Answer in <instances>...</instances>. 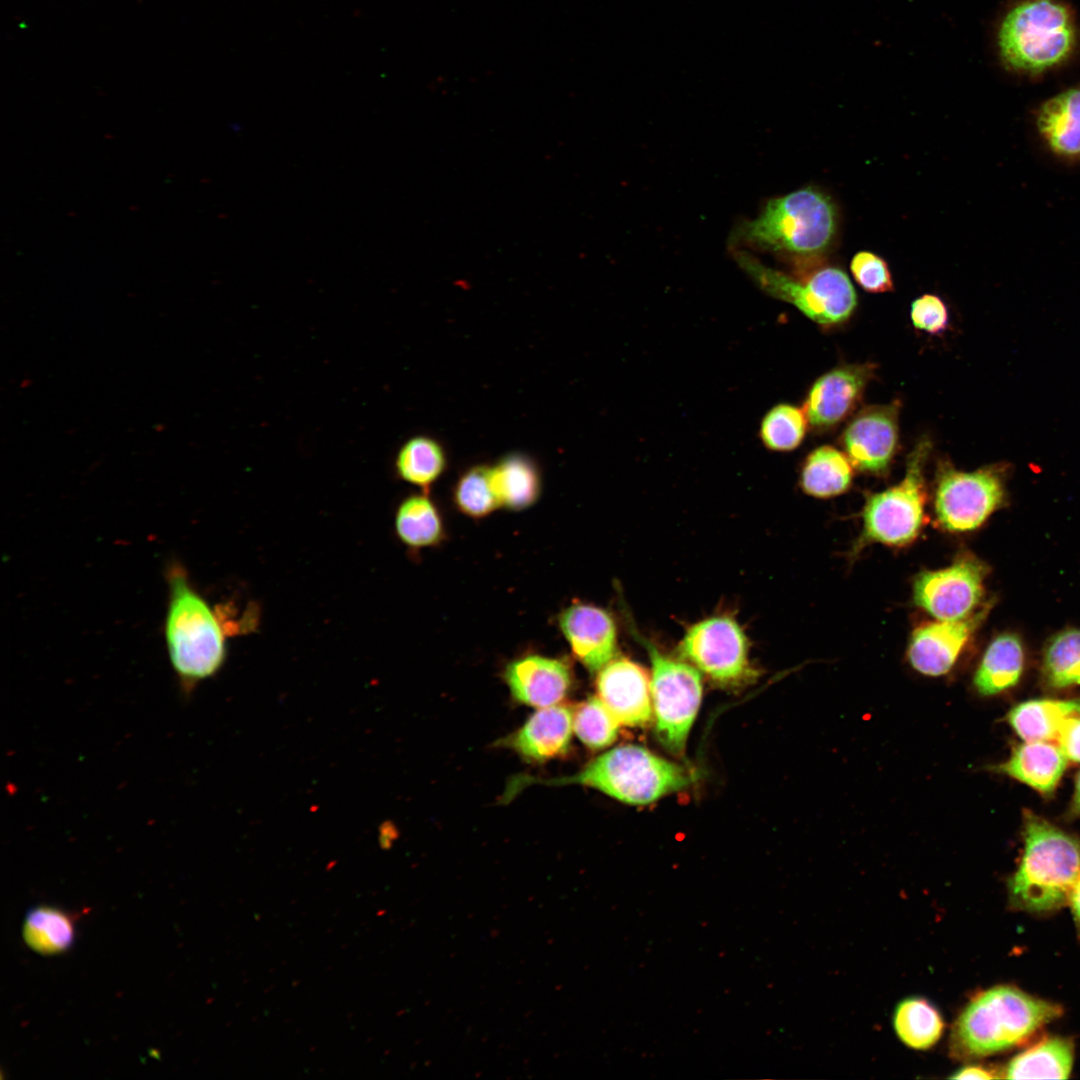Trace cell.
Here are the masks:
<instances>
[{
  "label": "cell",
  "mask_w": 1080,
  "mask_h": 1080,
  "mask_svg": "<svg viewBox=\"0 0 1080 1080\" xmlns=\"http://www.w3.org/2000/svg\"><path fill=\"white\" fill-rule=\"evenodd\" d=\"M545 782L582 784L622 802L643 805L685 788L692 774L643 747L624 745L600 755L576 775Z\"/></svg>",
  "instance_id": "6"
},
{
  "label": "cell",
  "mask_w": 1080,
  "mask_h": 1080,
  "mask_svg": "<svg viewBox=\"0 0 1080 1080\" xmlns=\"http://www.w3.org/2000/svg\"><path fill=\"white\" fill-rule=\"evenodd\" d=\"M446 465L441 445L427 436H416L400 448L395 467L402 480L428 488L443 472Z\"/></svg>",
  "instance_id": "29"
},
{
  "label": "cell",
  "mask_w": 1080,
  "mask_h": 1080,
  "mask_svg": "<svg viewBox=\"0 0 1080 1080\" xmlns=\"http://www.w3.org/2000/svg\"><path fill=\"white\" fill-rule=\"evenodd\" d=\"M739 265L770 295L794 305L822 326L847 321L857 306V294L846 272L837 265L805 264L796 277L767 267L745 251L736 253Z\"/></svg>",
  "instance_id": "7"
},
{
  "label": "cell",
  "mask_w": 1080,
  "mask_h": 1080,
  "mask_svg": "<svg viewBox=\"0 0 1080 1080\" xmlns=\"http://www.w3.org/2000/svg\"><path fill=\"white\" fill-rule=\"evenodd\" d=\"M505 680L512 696L524 704L546 708L559 703L571 685L569 668L560 660L532 655L509 664Z\"/></svg>",
  "instance_id": "18"
},
{
  "label": "cell",
  "mask_w": 1080,
  "mask_h": 1080,
  "mask_svg": "<svg viewBox=\"0 0 1080 1080\" xmlns=\"http://www.w3.org/2000/svg\"><path fill=\"white\" fill-rule=\"evenodd\" d=\"M572 731V711L554 705L534 713L508 744L528 760L545 761L567 752Z\"/></svg>",
  "instance_id": "20"
},
{
  "label": "cell",
  "mask_w": 1080,
  "mask_h": 1080,
  "mask_svg": "<svg viewBox=\"0 0 1080 1080\" xmlns=\"http://www.w3.org/2000/svg\"><path fill=\"white\" fill-rule=\"evenodd\" d=\"M1063 1014L1062 1007L1011 985L977 993L955 1020L952 1057L972 1060L1018 1046Z\"/></svg>",
  "instance_id": "1"
},
{
  "label": "cell",
  "mask_w": 1080,
  "mask_h": 1080,
  "mask_svg": "<svg viewBox=\"0 0 1080 1080\" xmlns=\"http://www.w3.org/2000/svg\"><path fill=\"white\" fill-rule=\"evenodd\" d=\"M395 527L401 541L412 547L433 545L442 535L438 511L424 495L411 496L401 503Z\"/></svg>",
  "instance_id": "31"
},
{
  "label": "cell",
  "mask_w": 1080,
  "mask_h": 1080,
  "mask_svg": "<svg viewBox=\"0 0 1080 1080\" xmlns=\"http://www.w3.org/2000/svg\"><path fill=\"white\" fill-rule=\"evenodd\" d=\"M998 54L1010 70L1041 73L1065 61L1076 43L1069 8L1057 0H1025L1002 18Z\"/></svg>",
  "instance_id": "5"
},
{
  "label": "cell",
  "mask_w": 1080,
  "mask_h": 1080,
  "mask_svg": "<svg viewBox=\"0 0 1080 1080\" xmlns=\"http://www.w3.org/2000/svg\"><path fill=\"white\" fill-rule=\"evenodd\" d=\"M852 476V464L847 455L832 446L824 445L807 456L800 483L805 493L826 498L846 491Z\"/></svg>",
  "instance_id": "25"
},
{
  "label": "cell",
  "mask_w": 1080,
  "mask_h": 1080,
  "mask_svg": "<svg viewBox=\"0 0 1080 1080\" xmlns=\"http://www.w3.org/2000/svg\"><path fill=\"white\" fill-rule=\"evenodd\" d=\"M1068 759L1059 746L1048 741H1026L1010 757L991 770L1008 775L1038 792L1050 795L1058 785Z\"/></svg>",
  "instance_id": "21"
},
{
  "label": "cell",
  "mask_w": 1080,
  "mask_h": 1080,
  "mask_svg": "<svg viewBox=\"0 0 1080 1080\" xmlns=\"http://www.w3.org/2000/svg\"><path fill=\"white\" fill-rule=\"evenodd\" d=\"M893 1027L899 1040L907 1047L927 1050L942 1037L944 1021L930 1001L921 997H910L896 1006Z\"/></svg>",
  "instance_id": "27"
},
{
  "label": "cell",
  "mask_w": 1080,
  "mask_h": 1080,
  "mask_svg": "<svg viewBox=\"0 0 1080 1080\" xmlns=\"http://www.w3.org/2000/svg\"><path fill=\"white\" fill-rule=\"evenodd\" d=\"M1074 1043L1061 1036L1047 1037L1012 1058L1002 1068V1078L1065 1079L1074 1062Z\"/></svg>",
  "instance_id": "22"
},
{
  "label": "cell",
  "mask_w": 1080,
  "mask_h": 1080,
  "mask_svg": "<svg viewBox=\"0 0 1080 1080\" xmlns=\"http://www.w3.org/2000/svg\"><path fill=\"white\" fill-rule=\"evenodd\" d=\"M838 230V209L832 198L815 186H806L768 201L756 218L736 228L733 241L807 263L820 260L832 248Z\"/></svg>",
  "instance_id": "3"
},
{
  "label": "cell",
  "mask_w": 1080,
  "mask_h": 1080,
  "mask_svg": "<svg viewBox=\"0 0 1080 1080\" xmlns=\"http://www.w3.org/2000/svg\"><path fill=\"white\" fill-rule=\"evenodd\" d=\"M1068 905L1071 909L1077 935L1080 938V874L1070 892Z\"/></svg>",
  "instance_id": "39"
},
{
  "label": "cell",
  "mask_w": 1080,
  "mask_h": 1080,
  "mask_svg": "<svg viewBox=\"0 0 1080 1080\" xmlns=\"http://www.w3.org/2000/svg\"><path fill=\"white\" fill-rule=\"evenodd\" d=\"M1073 715H1080V697L1033 699L1014 706L1007 721L1024 741H1048L1056 739L1064 720Z\"/></svg>",
  "instance_id": "24"
},
{
  "label": "cell",
  "mask_w": 1080,
  "mask_h": 1080,
  "mask_svg": "<svg viewBox=\"0 0 1080 1080\" xmlns=\"http://www.w3.org/2000/svg\"><path fill=\"white\" fill-rule=\"evenodd\" d=\"M986 615V609L957 621L928 623L918 627L908 647L912 667L928 676L946 674Z\"/></svg>",
  "instance_id": "16"
},
{
  "label": "cell",
  "mask_w": 1080,
  "mask_h": 1080,
  "mask_svg": "<svg viewBox=\"0 0 1080 1080\" xmlns=\"http://www.w3.org/2000/svg\"><path fill=\"white\" fill-rule=\"evenodd\" d=\"M1025 655L1019 637L1003 633L987 647L974 675L979 694L991 696L1014 687L1023 673Z\"/></svg>",
  "instance_id": "23"
},
{
  "label": "cell",
  "mask_w": 1080,
  "mask_h": 1080,
  "mask_svg": "<svg viewBox=\"0 0 1080 1080\" xmlns=\"http://www.w3.org/2000/svg\"><path fill=\"white\" fill-rule=\"evenodd\" d=\"M1024 847L1008 880L1011 909L1047 915L1068 904L1080 874V840L1046 819L1025 811Z\"/></svg>",
  "instance_id": "2"
},
{
  "label": "cell",
  "mask_w": 1080,
  "mask_h": 1080,
  "mask_svg": "<svg viewBox=\"0 0 1080 1080\" xmlns=\"http://www.w3.org/2000/svg\"><path fill=\"white\" fill-rule=\"evenodd\" d=\"M596 688L621 725L639 727L651 721V681L637 663L625 657L612 659L599 671Z\"/></svg>",
  "instance_id": "15"
},
{
  "label": "cell",
  "mask_w": 1080,
  "mask_h": 1080,
  "mask_svg": "<svg viewBox=\"0 0 1080 1080\" xmlns=\"http://www.w3.org/2000/svg\"><path fill=\"white\" fill-rule=\"evenodd\" d=\"M491 481L500 505L520 510L533 504L540 491L536 465L526 456L513 454L490 468Z\"/></svg>",
  "instance_id": "26"
},
{
  "label": "cell",
  "mask_w": 1080,
  "mask_h": 1080,
  "mask_svg": "<svg viewBox=\"0 0 1080 1080\" xmlns=\"http://www.w3.org/2000/svg\"><path fill=\"white\" fill-rule=\"evenodd\" d=\"M165 639L181 689L190 693L214 675L226 657L225 628L216 610L193 589L184 569L171 564L167 573Z\"/></svg>",
  "instance_id": "4"
},
{
  "label": "cell",
  "mask_w": 1080,
  "mask_h": 1080,
  "mask_svg": "<svg viewBox=\"0 0 1080 1080\" xmlns=\"http://www.w3.org/2000/svg\"><path fill=\"white\" fill-rule=\"evenodd\" d=\"M953 1079H996L1002 1078V1069L997 1070L995 1068L984 1065H967L960 1068L953 1075Z\"/></svg>",
  "instance_id": "38"
},
{
  "label": "cell",
  "mask_w": 1080,
  "mask_h": 1080,
  "mask_svg": "<svg viewBox=\"0 0 1080 1080\" xmlns=\"http://www.w3.org/2000/svg\"><path fill=\"white\" fill-rule=\"evenodd\" d=\"M681 653L710 679L736 685L753 675L747 638L728 616H714L689 627L680 643Z\"/></svg>",
  "instance_id": "11"
},
{
  "label": "cell",
  "mask_w": 1080,
  "mask_h": 1080,
  "mask_svg": "<svg viewBox=\"0 0 1080 1080\" xmlns=\"http://www.w3.org/2000/svg\"><path fill=\"white\" fill-rule=\"evenodd\" d=\"M987 567L972 555H961L949 567L925 571L913 585L917 606L943 621L968 618L984 593Z\"/></svg>",
  "instance_id": "12"
},
{
  "label": "cell",
  "mask_w": 1080,
  "mask_h": 1080,
  "mask_svg": "<svg viewBox=\"0 0 1080 1080\" xmlns=\"http://www.w3.org/2000/svg\"><path fill=\"white\" fill-rule=\"evenodd\" d=\"M620 725L599 697L581 703L573 715V730L577 737L593 749L604 748L614 742Z\"/></svg>",
  "instance_id": "33"
},
{
  "label": "cell",
  "mask_w": 1080,
  "mask_h": 1080,
  "mask_svg": "<svg viewBox=\"0 0 1080 1080\" xmlns=\"http://www.w3.org/2000/svg\"><path fill=\"white\" fill-rule=\"evenodd\" d=\"M871 363L836 367L811 386L804 412L814 429H830L845 420L856 408L874 374Z\"/></svg>",
  "instance_id": "14"
},
{
  "label": "cell",
  "mask_w": 1080,
  "mask_h": 1080,
  "mask_svg": "<svg viewBox=\"0 0 1080 1080\" xmlns=\"http://www.w3.org/2000/svg\"><path fill=\"white\" fill-rule=\"evenodd\" d=\"M808 419L803 409L791 404H778L761 422L760 438L774 451H791L804 439Z\"/></svg>",
  "instance_id": "32"
},
{
  "label": "cell",
  "mask_w": 1080,
  "mask_h": 1080,
  "mask_svg": "<svg viewBox=\"0 0 1080 1080\" xmlns=\"http://www.w3.org/2000/svg\"><path fill=\"white\" fill-rule=\"evenodd\" d=\"M650 656L651 698L656 733L670 751H684L702 699V682L694 666L671 658L645 642Z\"/></svg>",
  "instance_id": "9"
},
{
  "label": "cell",
  "mask_w": 1080,
  "mask_h": 1080,
  "mask_svg": "<svg viewBox=\"0 0 1080 1080\" xmlns=\"http://www.w3.org/2000/svg\"><path fill=\"white\" fill-rule=\"evenodd\" d=\"M457 507L472 517H482L499 505L493 489L490 468L476 466L465 472L455 489Z\"/></svg>",
  "instance_id": "34"
},
{
  "label": "cell",
  "mask_w": 1080,
  "mask_h": 1080,
  "mask_svg": "<svg viewBox=\"0 0 1080 1080\" xmlns=\"http://www.w3.org/2000/svg\"><path fill=\"white\" fill-rule=\"evenodd\" d=\"M72 918L65 912L48 906L30 910L24 920L23 938L35 952L54 955L69 949L74 940Z\"/></svg>",
  "instance_id": "28"
},
{
  "label": "cell",
  "mask_w": 1080,
  "mask_h": 1080,
  "mask_svg": "<svg viewBox=\"0 0 1080 1080\" xmlns=\"http://www.w3.org/2000/svg\"><path fill=\"white\" fill-rule=\"evenodd\" d=\"M1042 679L1052 689L1080 685V629L1056 634L1045 647Z\"/></svg>",
  "instance_id": "30"
},
{
  "label": "cell",
  "mask_w": 1080,
  "mask_h": 1080,
  "mask_svg": "<svg viewBox=\"0 0 1080 1080\" xmlns=\"http://www.w3.org/2000/svg\"><path fill=\"white\" fill-rule=\"evenodd\" d=\"M1005 498L1003 470L999 465L973 472L941 464L936 483L935 514L939 525L950 532L981 526Z\"/></svg>",
  "instance_id": "10"
},
{
  "label": "cell",
  "mask_w": 1080,
  "mask_h": 1080,
  "mask_svg": "<svg viewBox=\"0 0 1080 1080\" xmlns=\"http://www.w3.org/2000/svg\"><path fill=\"white\" fill-rule=\"evenodd\" d=\"M1056 740L1068 760L1080 763V715H1073L1064 720L1058 730Z\"/></svg>",
  "instance_id": "37"
},
{
  "label": "cell",
  "mask_w": 1080,
  "mask_h": 1080,
  "mask_svg": "<svg viewBox=\"0 0 1080 1080\" xmlns=\"http://www.w3.org/2000/svg\"><path fill=\"white\" fill-rule=\"evenodd\" d=\"M560 627L573 653L588 670L599 671L613 659L616 627L603 609L574 604L561 614Z\"/></svg>",
  "instance_id": "17"
},
{
  "label": "cell",
  "mask_w": 1080,
  "mask_h": 1080,
  "mask_svg": "<svg viewBox=\"0 0 1080 1080\" xmlns=\"http://www.w3.org/2000/svg\"><path fill=\"white\" fill-rule=\"evenodd\" d=\"M850 271L857 284L867 292L884 293L894 289L888 263L874 252H857L851 259Z\"/></svg>",
  "instance_id": "35"
},
{
  "label": "cell",
  "mask_w": 1080,
  "mask_h": 1080,
  "mask_svg": "<svg viewBox=\"0 0 1080 1080\" xmlns=\"http://www.w3.org/2000/svg\"><path fill=\"white\" fill-rule=\"evenodd\" d=\"M930 450V441L921 439L908 455L904 478L867 499L863 530L855 548L869 543L904 546L917 538L924 523V468Z\"/></svg>",
  "instance_id": "8"
},
{
  "label": "cell",
  "mask_w": 1080,
  "mask_h": 1080,
  "mask_svg": "<svg viewBox=\"0 0 1080 1080\" xmlns=\"http://www.w3.org/2000/svg\"><path fill=\"white\" fill-rule=\"evenodd\" d=\"M910 316L914 327L930 334H940L948 326V310L937 295L924 294L911 304Z\"/></svg>",
  "instance_id": "36"
},
{
  "label": "cell",
  "mask_w": 1080,
  "mask_h": 1080,
  "mask_svg": "<svg viewBox=\"0 0 1080 1080\" xmlns=\"http://www.w3.org/2000/svg\"><path fill=\"white\" fill-rule=\"evenodd\" d=\"M1071 811L1074 815L1080 816V772L1077 774L1075 781V789L1072 799Z\"/></svg>",
  "instance_id": "40"
},
{
  "label": "cell",
  "mask_w": 1080,
  "mask_h": 1080,
  "mask_svg": "<svg viewBox=\"0 0 1080 1080\" xmlns=\"http://www.w3.org/2000/svg\"><path fill=\"white\" fill-rule=\"evenodd\" d=\"M898 409L896 403L869 406L850 421L841 443L852 466L877 475L888 470L898 444Z\"/></svg>",
  "instance_id": "13"
},
{
  "label": "cell",
  "mask_w": 1080,
  "mask_h": 1080,
  "mask_svg": "<svg viewBox=\"0 0 1080 1080\" xmlns=\"http://www.w3.org/2000/svg\"><path fill=\"white\" fill-rule=\"evenodd\" d=\"M1035 129L1052 155L1080 163V86L1044 101L1035 114Z\"/></svg>",
  "instance_id": "19"
}]
</instances>
